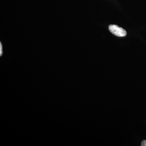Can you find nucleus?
<instances>
[{
	"instance_id": "1",
	"label": "nucleus",
	"mask_w": 146,
	"mask_h": 146,
	"mask_svg": "<svg viewBox=\"0 0 146 146\" xmlns=\"http://www.w3.org/2000/svg\"><path fill=\"white\" fill-rule=\"evenodd\" d=\"M108 29L112 34L119 37H123L127 35V32L125 30L116 25H110L108 27Z\"/></svg>"
},
{
	"instance_id": "2",
	"label": "nucleus",
	"mask_w": 146,
	"mask_h": 146,
	"mask_svg": "<svg viewBox=\"0 0 146 146\" xmlns=\"http://www.w3.org/2000/svg\"><path fill=\"white\" fill-rule=\"evenodd\" d=\"M3 54L2 50V45L1 43H0V55L1 56Z\"/></svg>"
},
{
	"instance_id": "3",
	"label": "nucleus",
	"mask_w": 146,
	"mask_h": 146,
	"mask_svg": "<svg viewBox=\"0 0 146 146\" xmlns=\"http://www.w3.org/2000/svg\"><path fill=\"white\" fill-rule=\"evenodd\" d=\"M141 146H146V140H144L141 143Z\"/></svg>"
}]
</instances>
